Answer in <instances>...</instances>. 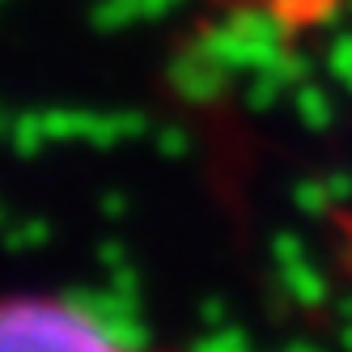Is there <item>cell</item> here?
<instances>
[{
  "instance_id": "6da1fadb",
  "label": "cell",
  "mask_w": 352,
  "mask_h": 352,
  "mask_svg": "<svg viewBox=\"0 0 352 352\" xmlns=\"http://www.w3.org/2000/svg\"><path fill=\"white\" fill-rule=\"evenodd\" d=\"M0 352H148L102 314L60 293H9L0 310Z\"/></svg>"
}]
</instances>
